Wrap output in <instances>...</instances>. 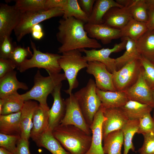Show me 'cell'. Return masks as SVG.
<instances>
[{"mask_svg":"<svg viewBox=\"0 0 154 154\" xmlns=\"http://www.w3.org/2000/svg\"><path fill=\"white\" fill-rule=\"evenodd\" d=\"M58 23L56 35L57 40L61 44L58 48V53L75 49L102 47L97 40L88 37L84 29L85 23L83 21L71 17L61 19Z\"/></svg>","mask_w":154,"mask_h":154,"instance_id":"obj_1","label":"cell"},{"mask_svg":"<svg viewBox=\"0 0 154 154\" xmlns=\"http://www.w3.org/2000/svg\"><path fill=\"white\" fill-rule=\"evenodd\" d=\"M52 133L71 154H86L91 145L92 135L73 125H59L53 130Z\"/></svg>","mask_w":154,"mask_h":154,"instance_id":"obj_2","label":"cell"},{"mask_svg":"<svg viewBox=\"0 0 154 154\" xmlns=\"http://www.w3.org/2000/svg\"><path fill=\"white\" fill-rule=\"evenodd\" d=\"M47 76H42L38 70L34 78L33 87L25 93L21 94L25 101L35 100L40 105L48 107L47 99L48 96L52 92L55 88L62 82L66 80L64 73H51L48 72Z\"/></svg>","mask_w":154,"mask_h":154,"instance_id":"obj_3","label":"cell"},{"mask_svg":"<svg viewBox=\"0 0 154 154\" xmlns=\"http://www.w3.org/2000/svg\"><path fill=\"white\" fill-rule=\"evenodd\" d=\"M62 54L59 63L64 72L69 86L68 89L64 91L70 95L72 94V90L78 86L77 78L78 73L81 69L87 67L88 62L78 49L68 51Z\"/></svg>","mask_w":154,"mask_h":154,"instance_id":"obj_4","label":"cell"},{"mask_svg":"<svg viewBox=\"0 0 154 154\" xmlns=\"http://www.w3.org/2000/svg\"><path fill=\"white\" fill-rule=\"evenodd\" d=\"M60 8L23 11L20 20L14 30L17 41L19 42L26 35L31 33L33 27L50 18L63 15Z\"/></svg>","mask_w":154,"mask_h":154,"instance_id":"obj_5","label":"cell"},{"mask_svg":"<svg viewBox=\"0 0 154 154\" xmlns=\"http://www.w3.org/2000/svg\"><path fill=\"white\" fill-rule=\"evenodd\" d=\"M96 88L95 81L90 78L85 86L74 94L89 126L101 105V101L96 93Z\"/></svg>","mask_w":154,"mask_h":154,"instance_id":"obj_6","label":"cell"},{"mask_svg":"<svg viewBox=\"0 0 154 154\" xmlns=\"http://www.w3.org/2000/svg\"><path fill=\"white\" fill-rule=\"evenodd\" d=\"M31 47L33 51L30 58L27 59L17 68L21 72L32 68L45 69L47 72L59 73L62 70L59 63L61 55L57 54L43 53L37 50L35 43L30 39Z\"/></svg>","mask_w":154,"mask_h":154,"instance_id":"obj_7","label":"cell"},{"mask_svg":"<svg viewBox=\"0 0 154 154\" xmlns=\"http://www.w3.org/2000/svg\"><path fill=\"white\" fill-rule=\"evenodd\" d=\"M142 68L139 59L126 64L112 73L114 86L117 91H125L137 80Z\"/></svg>","mask_w":154,"mask_h":154,"instance_id":"obj_8","label":"cell"},{"mask_svg":"<svg viewBox=\"0 0 154 154\" xmlns=\"http://www.w3.org/2000/svg\"><path fill=\"white\" fill-rule=\"evenodd\" d=\"M122 39L121 42L115 44L111 48H103L99 50L92 49L90 50L83 48L79 50L85 53V55L83 56L88 62L97 61L102 63L112 73L117 69L115 58H112L110 56L112 53L118 52L125 49L127 40L125 38H122Z\"/></svg>","mask_w":154,"mask_h":154,"instance_id":"obj_9","label":"cell"},{"mask_svg":"<svg viewBox=\"0 0 154 154\" xmlns=\"http://www.w3.org/2000/svg\"><path fill=\"white\" fill-rule=\"evenodd\" d=\"M66 110L60 125L74 126L89 135H92L90 126L87 123L74 94L65 100Z\"/></svg>","mask_w":154,"mask_h":154,"instance_id":"obj_10","label":"cell"},{"mask_svg":"<svg viewBox=\"0 0 154 154\" xmlns=\"http://www.w3.org/2000/svg\"><path fill=\"white\" fill-rule=\"evenodd\" d=\"M22 11L17 9L15 5L0 4V43L7 36L10 37L13 30L19 24Z\"/></svg>","mask_w":154,"mask_h":154,"instance_id":"obj_11","label":"cell"},{"mask_svg":"<svg viewBox=\"0 0 154 154\" xmlns=\"http://www.w3.org/2000/svg\"><path fill=\"white\" fill-rule=\"evenodd\" d=\"M86 72L93 76L98 89L104 91H116L114 85L113 74L103 64L97 61L88 62Z\"/></svg>","mask_w":154,"mask_h":154,"instance_id":"obj_12","label":"cell"},{"mask_svg":"<svg viewBox=\"0 0 154 154\" xmlns=\"http://www.w3.org/2000/svg\"><path fill=\"white\" fill-rule=\"evenodd\" d=\"M142 68L137 81L125 91L129 100L147 104L154 108L152 90L144 79Z\"/></svg>","mask_w":154,"mask_h":154,"instance_id":"obj_13","label":"cell"},{"mask_svg":"<svg viewBox=\"0 0 154 154\" xmlns=\"http://www.w3.org/2000/svg\"><path fill=\"white\" fill-rule=\"evenodd\" d=\"M62 86V83L61 82L56 86L51 93L53 98V102L48 111V129L52 131L60 124L66 112L65 101L62 98L61 95Z\"/></svg>","mask_w":154,"mask_h":154,"instance_id":"obj_14","label":"cell"},{"mask_svg":"<svg viewBox=\"0 0 154 154\" xmlns=\"http://www.w3.org/2000/svg\"><path fill=\"white\" fill-rule=\"evenodd\" d=\"M84 28L89 37L100 40L104 44H108L113 40L121 38L120 30L110 27L103 24L87 23L84 24Z\"/></svg>","mask_w":154,"mask_h":154,"instance_id":"obj_15","label":"cell"},{"mask_svg":"<svg viewBox=\"0 0 154 154\" xmlns=\"http://www.w3.org/2000/svg\"><path fill=\"white\" fill-rule=\"evenodd\" d=\"M101 108L106 118L102 124L103 139L111 132L121 129L128 119L120 108L105 109Z\"/></svg>","mask_w":154,"mask_h":154,"instance_id":"obj_16","label":"cell"},{"mask_svg":"<svg viewBox=\"0 0 154 154\" xmlns=\"http://www.w3.org/2000/svg\"><path fill=\"white\" fill-rule=\"evenodd\" d=\"M106 119L100 107L95 115L92 122L90 126L92 132L91 142L90 148L86 154H105L102 143V126L103 123Z\"/></svg>","mask_w":154,"mask_h":154,"instance_id":"obj_17","label":"cell"},{"mask_svg":"<svg viewBox=\"0 0 154 154\" xmlns=\"http://www.w3.org/2000/svg\"><path fill=\"white\" fill-rule=\"evenodd\" d=\"M132 18L129 7H114L110 9L104 15L103 24L120 30Z\"/></svg>","mask_w":154,"mask_h":154,"instance_id":"obj_18","label":"cell"},{"mask_svg":"<svg viewBox=\"0 0 154 154\" xmlns=\"http://www.w3.org/2000/svg\"><path fill=\"white\" fill-rule=\"evenodd\" d=\"M96 93L105 109L121 108L129 100L125 91H104L96 88Z\"/></svg>","mask_w":154,"mask_h":154,"instance_id":"obj_19","label":"cell"},{"mask_svg":"<svg viewBox=\"0 0 154 154\" xmlns=\"http://www.w3.org/2000/svg\"><path fill=\"white\" fill-rule=\"evenodd\" d=\"M32 139L37 146L44 148L52 154H71L65 150L60 142L54 137L52 131L48 129Z\"/></svg>","mask_w":154,"mask_h":154,"instance_id":"obj_20","label":"cell"},{"mask_svg":"<svg viewBox=\"0 0 154 154\" xmlns=\"http://www.w3.org/2000/svg\"><path fill=\"white\" fill-rule=\"evenodd\" d=\"M38 105L32 100L25 101L21 111L20 126L21 137L29 140L33 127V119L34 112Z\"/></svg>","mask_w":154,"mask_h":154,"instance_id":"obj_21","label":"cell"},{"mask_svg":"<svg viewBox=\"0 0 154 154\" xmlns=\"http://www.w3.org/2000/svg\"><path fill=\"white\" fill-rule=\"evenodd\" d=\"M16 74L17 72L13 70L0 78V98L17 92L19 89H28L26 84L18 81Z\"/></svg>","mask_w":154,"mask_h":154,"instance_id":"obj_22","label":"cell"},{"mask_svg":"<svg viewBox=\"0 0 154 154\" xmlns=\"http://www.w3.org/2000/svg\"><path fill=\"white\" fill-rule=\"evenodd\" d=\"M49 109L48 106L45 107L39 104L35 110L30 134L32 139L39 135L48 129Z\"/></svg>","mask_w":154,"mask_h":154,"instance_id":"obj_23","label":"cell"},{"mask_svg":"<svg viewBox=\"0 0 154 154\" xmlns=\"http://www.w3.org/2000/svg\"><path fill=\"white\" fill-rule=\"evenodd\" d=\"M21 111L0 115V133L21 136Z\"/></svg>","mask_w":154,"mask_h":154,"instance_id":"obj_24","label":"cell"},{"mask_svg":"<svg viewBox=\"0 0 154 154\" xmlns=\"http://www.w3.org/2000/svg\"><path fill=\"white\" fill-rule=\"evenodd\" d=\"M114 7H123L113 0H96L88 23L103 24L104 15L110 9Z\"/></svg>","mask_w":154,"mask_h":154,"instance_id":"obj_25","label":"cell"},{"mask_svg":"<svg viewBox=\"0 0 154 154\" xmlns=\"http://www.w3.org/2000/svg\"><path fill=\"white\" fill-rule=\"evenodd\" d=\"M103 150L105 154H121L123 144L121 129L111 132L103 139Z\"/></svg>","mask_w":154,"mask_h":154,"instance_id":"obj_26","label":"cell"},{"mask_svg":"<svg viewBox=\"0 0 154 154\" xmlns=\"http://www.w3.org/2000/svg\"><path fill=\"white\" fill-rule=\"evenodd\" d=\"M136 42L140 54L154 61V30H148Z\"/></svg>","mask_w":154,"mask_h":154,"instance_id":"obj_27","label":"cell"},{"mask_svg":"<svg viewBox=\"0 0 154 154\" xmlns=\"http://www.w3.org/2000/svg\"><path fill=\"white\" fill-rule=\"evenodd\" d=\"M128 120H139L146 114L151 112L153 108L146 104L129 100L120 108Z\"/></svg>","mask_w":154,"mask_h":154,"instance_id":"obj_28","label":"cell"},{"mask_svg":"<svg viewBox=\"0 0 154 154\" xmlns=\"http://www.w3.org/2000/svg\"><path fill=\"white\" fill-rule=\"evenodd\" d=\"M120 30L121 38L127 37L135 41L148 30L146 23L133 18Z\"/></svg>","mask_w":154,"mask_h":154,"instance_id":"obj_29","label":"cell"},{"mask_svg":"<svg viewBox=\"0 0 154 154\" xmlns=\"http://www.w3.org/2000/svg\"><path fill=\"white\" fill-rule=\"evenodd\" d=\"M124 38L127 40L125 51L122 55L115 58L117 70L128 63L139 59L141 55L138 50L136 41L127 37Z\"/></svg>","mask_w":154,"mask_h":154,"instance_id":"obj_30","label":"cell"},{"mask_svg":"<svg viewBox=\"0 0 154 154\" xmlns=\"http://www.w3.org/2000/svg\"><path fill=\"white\" fill-rule=\"evenodd\" d=\"M139 124V120H128L121 129L123 137V154H128L130 150L135 151L133 139L134 135L137 133Z\"/></svg>","mask_w":154,"mask_h":154,"instance_id":"obj_31","label":"cell"},{"mask_svg":"<svg viewBox=\"0 0 154 154\" xmlns=\"http://www.w3.org/2000/svg\"><path fill=\"white\" fill-rule=\"evenodd\" d=\"M3 99L4 104L1 115H6L21 112L25 101L17 92L9 95Z\"/></svg>","mask_w":154,"mask_h":154,"instance_id":"obj_32","label":"cell"},{"mask_svg":"<svg viewBox=\"0 0 154 154\" xmlns=\"http://www.w3.org/2000/svg\"><path fill=\"white\" fill-rule=\"evenodd\" d=\"M62 9L64 11L62 18L73 17L85 23H88L89 17L82 10L77 0H66Z\"/></svg>","mask_w":154,"mask_h":154,"instance_id":"obj_33","label":"cell"},{"mask_svg":"<svg viewBox=\"0 0 154 154\" xmlns=\"http://www.w3.org/2000/svg\"><path fill=\"white\" fill-rule=\"evenodd\" d=\"M129 9L133 19L139 21L147 23L148 19V8L145 0H135Z\"/></svg>","mask_w":154,"mask_h":154,"instance_id":"obj_34","label":"cell"},{"mask_svg":"<svg viewBox=\"0 0 154 154\" xmlns=\"http://www.w3.org/2000/svg\"><path fill=\"white\" fill-rule=\"evenodd\" d=\"M139 59L144 79L150 88L153 89H154V64L141 55Z\"/></svg>","mask_w":154,"mask_h":154,"instance_id":"obj_35","label":"cell"},{"mask_svg":"<svg viewBox=\"0 0 154 154\" xmlns=\"http://www.w3.org/2000/svg\"><path fill=\"white\" fill-rule=\"evenodd\" d=\"M46 0H17L15 7L22 11L44 9Z\"/></svg>","mask_w":154,"mask_h":154,"instance_id":"obj_36","label":"cell"},{"mask_svg":"<svg viewBox=\"0 0 154 154\" xmlns=\"http://www.w3.org/2000/svg\"><path fill=\"white\" fill-rule=\"evenodd\" d=\"M33 55L29 47L27 48L16 45L9 59L12 60L17 66L19 67L28 58Z\"/></svg>","mask_w":154,"mask_h":154,"instance_id":"obj_37","label":"cell"},{"mask_svg":"<svg viewBox=\"0 0 154 154\" xmlns=\"http://www.w3.org/2000/svg\"><path fill=\"white\" fill-rule=\"evenodd\" d=\"M21 137L19 135H8L0 133V147L13 153Z\"/></svg>","mask_w":154,"mask_h":154,"instance_id":"obj_38","label":"cell"},{"mask_svg":"<svg viewBox=\"0 0 154 154\" xmlns=\"http://www.w3.org/2000/svg\"><path fill=\"white\" fill-rule=\"evenodd\" d=\"M139 120V124L137 133L142 135L154 133V119L150 112L147 113Z\"/></svg>","mask_w":154,"mask_h":154,"instance_id":"obj_39","label":"cell"},{"mask_svg":"<svg viewBox=\"0 0 154 154\" xmlns=\"http://www.w3.org/2000/svg\"><path fill=\"white\" fill-rule=\"evenodd\" d=\"M143 135V142L142 146L138 150L139 154H154V133Z\"/></svg>","mask_w":154,"mask_h":154,"instance_id":"obj_40","label":"cell"},{"mask_svg":"<svg viewBox=\"0 0 154 154\" xmlns=\"http://www.w3.org/2000/svg\"><path fill=\"white\" fill-rule=\"evenodd\" d=\"M16 45L13 43L10 37L5 36L0 43V58L9 59Z\"/></svg>","mask_w":154,"mask_h":154,"instance_id":"obj_41","label":"cell"},{"mask_svg":"<svg viewBox=\"0 0 154 154\" xmlns=\"http://www.w3.org/2000/svg\"><path fill=\"white\" fill-rule=\"evenodd\" d=\"M17 67L16 65L11 59L0 58V78L14 70Z\"/></svg>","mask_w":154,"mask_h":154,"instance_id":"obj_42","label":"cell"},{"mask_svg":"<svg viewBox=\"0 0 154 154\" xmlns=\"http://www.w3.org/2000/svg\"><path fill=\"white\" fill-rule=\"evenodd\" d=\"M29 144V140L21 137L13 154H31Z\"/></svg>","mask_w":154,"mask_h":154,"instance_id":"obj_43","label":"cell"},{"mask_svg":"<svg viewBox=\"0 0 154 154\" xmlns=\"http://www.w3.org/2000/svg\"><path fill=\"white\" fill-rule=\"evenodd\" d=\"M81 8L89 17L90 15L96 0H77Z\"/></svg>","mask_w":154,"mask_h":154,"instance_id":"obj_44","label":"cell"},{"mask_svg":"<svg viewBox=\"0 0 154 154\" xmlns=\"http://www.w3.org/2000/svg\"><path fill=\"white\" fill-rule=\"evenodd\" d=\"M66 1V0H46L44 9L47 10L56 8L62 9Z\"/></svg>","mask_w":154,"mask_h":154,"instance_id":"obj_45","label":"cell"},{"mask_svg":"<svg viewBox=\"0 0 154 154\" xmlns=\"http://www.w3.org/2000/svg\"><path fill=\"white\" fill-rule=\"evenodd\" d=\"M31 33L33 37L37 40L40 39L44 35L42 27L39 24L36 25L33 27Z\"/></svg>","mask_w":154,"mask_h":154,"instance_id":"obj_46","label":"cell"},{"mask_svg":"<svg viewBox=\"0 0 154 154\" xmlns=\"http://www.w3.org/2000/svg\"><path fill=\"white\" fill-rule=\"evenodd\" d=\"M148 19L146 23L148 30H154V8L148 9Z\"/></svg>","mask_w":154,"mask_h":154,"instance_id":"obj_47","label":"cell"},{"mask_svg":"<svg viewBox=\"0 0 154 154\" xmlns=\"http://www.w3.org/2000/svg\"><path fill=\"white\" fill-rule=\"evenodd\" d=\"M135 0H116V1L123 7H129L134 3Z\"/></svg>","mask_w":154,"mask_h":154,"instance_id":"obj_48","label":"cell"},{"mask_svg":"<svg viewBox=\"0 0 154 154\" xmlns=\"http://www.w3.org/2000/svg\"><path fill=\"white\" fill-rule=\"evenodd\" d=\"M148 8H154V0H145Z\"/></svg>","mask_w":154,"mask_h":154,"instance_id":"obj_49","label":"cell"},{"mask_svg":"<svg viewBox=\"0 0 154 154\" xmlns=\"http://www.w3.org/2000/svg\"><path fill=\"white\" fill-rule=\"evenodd\" d=\"M0 154H13V153L5 149L0 147Z\"/></svg>","mask_w":154,"mask_h":154,"instance_id":"obj_50","label":"cell"},{"mask_svg":"<svg viewBox=\"0 0 154 154\" xmlns=\"http://www.w3.org/2000/svg\"><path fill=\"white\" fill-rule=\"evenodd\" d=\"M3 104V99L2 98H0V114H1L2 112Z\"/></svg>","mask_w":154,"mask_h":154,"instance_id":"obj_51","label":"cell"},{"mask_svg":"<svg viewBox=\"0 0 154 154\" xmlns=\"http://www.w3.org/2000/svg\"><path fill=\"white\" fill-rule=\"evenodd\" d=\"M152 97L154 101V89L152 90ZM154 109V108H153Z\"/></svg>","mask_w":154,"mask_h":154,"instance_id":"obj_52","label":"cell"},{"mask_svg":"<svg viewBox=\"0 0 154 154\" xmlns=\"http://www.w3.org/2000/svg\"><path fill=\"white\" fill-rule=\"evenodd\" d=\"M154 64V61L152 62Z\"/></svg>","mask_w":154,"mask_h":154,"instance_id":"obj_53","label":"cell"},{"mask_svg":"<svg viewBox=\"0 0 154 154\" xmlns=\"http://www.w3.org/2000/svg\"><path fill=\"white\" fill-rule=\"evenodd\" d=\"M153 118H154V116H153Z\"/></svg>","mask_w":154,"mask_h":154,"instance_id":"obj_54","label":"cell"}]
</instances>
